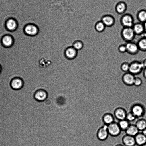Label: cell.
<instances>
[{
	"mask_svg": "<svg viewBox=\"0 0 146 146\" xmlns=\"http://www.w3.org/2000/svg\"><path fill=\"white\" fill-rule=\"evenodd\" d=\"M125 132L126 134L135 137L139 131L135 124H130Z\"/></svg>",
	"mask_w": 146,
	"mask_h": 146,
	"instance_id": "cell-22",
	"label": "cell"
},
{
	"mask_svg": "<svg viewBox=\"0 0 146 146\" xmlns=\"http://www.w3.org/2000/svg\"><path fill=\"white\" fill-rule=\"evenodd\" d=\"M130 63L127 62H124L121 64L120 68L123 72H126L129 71Z\"/></svg>",
	"mask_w": 146,
	"mask_h": 146,
	"instance_id": "cell-29",
	"label": "cell"
},
{
	"mask_svg": "<svg viewBox=\"0 0 146 146\" xmlns=\"http://www.w3.org/2000/svg\"><path fill=\"white\" fill-rule=\"evenodd\" d=\"M137 44L140 50L146 51V38H141Z\"/></svg>",
	"mask_w": 146,
	"mask_h": 146,
	"instance_id": "cell-26",
	"label": "cell"
},
{
	"mask_svg": "<svg viewBox=\"0 0 146 146\" xmlns=\"http://www.w3.org/2000/svg\"><path fill=\"white\" fill-rule=\"evenodd\" d=\"M132 28L136 35H140L145 31L143 23L139 22L134 23Z\"/></svg>",
	"mask_w": 146,
	"mask_h": 146,
	"instance_id": "cell-20",
	"label": "cell"
},
{
	"mask_svg": "<svg viewBox=\"0 0 146 146\" xmlns=\"http://www.w3.org/2000/svg\"><path fill=\"white\" fill-rule=\"evenodd\" d=\"M106 27L101 21L96 22L94 25V29L95 31L98 33H102L105 30Z\"/></svg>",
	"mask_w": 146,
	"mask_h": 146,
	"instance_id": "cell-25",
	"label": "cell"
},
{
	"mask_svg": "<svg viewBox=\"0 0 146 146\" xmlns=\"http://www.w3.org/2000/svg\"><path fill=\"white\" fill-rule=\"evenodd\" d=\"M135 125L139 131H141L146 128V120L142 118H138L136 121Z\"/></svg>",
	"mask_w": 146,
	"mask_h": 146,
	"instance_id": "cell-23",
	"label": "cell"
},
{
	"mask_svg": "<svg viewBox=\"0 0 146 146\" xmlns=\"http://www.w3.org/2000/svg\"><path fill=\"white\" fill-rule=\"evenodd\" d=\"M127 48V52L131 55H136L140 50L137 43L132 41L127 42L125 44Z\"/></svg>",
	"mask_w": 146,
	"mask_h": 146,
	"instance_id": "cell-11",
	"label": "cell"
},
{
	"mask_svg": "<svg viewBox=\"0 0 146 146\" xmlns=\"http://www.w3.org/2000/svg\"><path fill=\"white\" fill-rule=\"evenodd\" d=\"M14 42V38L10 35H5L2 38L1 42L2 45L5 47L9 48L11 47L13 45Z\"/></svg>",
	"mask_w": 146,
	"mask_h": 146,
	"instance_id": "cell-15",
	"label": "cell"
},
{
	"mask_svg": "<svg viewBox=\"0 0 146 146\" xmlns=\"http://www.w3.org/2000/svg\"><path fill=\"white\" fill-rule=\"evenodd\" d=\"M136 145L140 146L146 143V136L142 132H139L135 137Z\"/></svg>",
	"mask_w": 146,
	"mask_h": 146,
	"instance_id": "cell-21",
	"label": "cell"
},
{
	"mask_svg": "<svg viewBox=\"0 0 146 146\" xmlns=\"http://www.w3.org/2000/svg\"><path fill=\"white\" fill-rule=\"evenodd\" d=\"M143 75L144 78L146 79V68H144L143 70Z\"/></svg>",
	"mask_w": 146,
	"mask_h": 146,
	"instance_id": "cell-33",
	"label": "cell"
},
{
	"mask_svg": "<svg viewBox=\"0 0 146 146\" xmlns=\"http://www.w3.org/2000/svg\"><path fill=\"white\" fill-rule=\"evenodd\" d=\"M136 17L139 22L143 23L146 21V10L141 9L139 11Z\"/></svg>",
	"mask_w": 146,
	"mask_h": 146,
	"instance_id": "cell-24",
	"label": "cell"
},
{
	"mask_svg": "<svg viewBox=\"0 0 146 146\" xmlns=\"http://www.w3.org/2000/svg\"><path fill=\"white\" fill-rule=\"evenodd\" d=\"M144 68L142 62L135 60L130 63L129 72L135 75H137L141 73Z\"/></svg>",
	"mask_w": 146,
	"mask_h": 146,
	"instance_id": "cell-3",
	"label": "cell"
},
{
	"mask_svg": "<svg viewBox=\"0 0 146 146\" xmlns=\"http://www.w3.org/2000/svg\"><path fill=\"white\" fill-rule=\"evenodd\" d=\"M18 27V24L16 21L13 18L8 19L5 24V28L9 32H12L16 31Z\"/></svg>",
	"mask_w": 146,
	"mask_h": 146,
	"instance_id": "cell-13",
	"label": "cell"
},
{
	"mask_svg": "<svg viewBox=\"0 0 146 146\" xmlns=\"http://www.w3.org/2000/svg\"><path fill=\"white\" fill-rule=\"evenodd\" d=\"M130 111L133 114L137 119H138L142 118L144 116L146 112V109L143 104L136 102L131 106Z\"/></svg>",
	"mask_w": 146,
	"mask_h": 146,
	"instance_id": "cell-1",
	"label": "cell"
},
{
	"mask_svg": "<svg viewBox=\"0 0 146 146\" xmlns=\"http://www.w3.org/2000/svg\"><path fill=\"white\" fill-rule=\"evenodd\" d=\"M114 146H125L122 143H118L115 144Z\"/></svg>",
	"mask_w": 146,
	"mask_h": 146,
	"instance_id": "cell-37",
	"label": "cell"
},
{
	"mask_svg": "<svg viewBox=\"0 0 146 146\" xmlns=\"http://www.w3.org/2000/svg\"><path fill=\"white\" fill-rule=\"evenodd\" d=\"M142 83L143 80L141 78L135 76L133 83V85L136 87H139L142 84Z\"/></svg>",
	"mask_w": 146,
	"mask_h": 146,
	"instance_id": "cell-31",
	"label": "cell"
},
{
	"mask_svg": "<svg viewBox=\"0 0 146 146\" xmlns=\"http://www.w3.org/2000/svg\"><path fill=\"white\" fill-rule=\"evenodd\" d=\"M38 26L33 23H29L26 25L23 28V31L25 34L30 36L37 35L39 32Z\"/></svg>",
	"mask_w": 146,
	"mask_h": 146,
	"instance_id": "cell-5",
	"label": "cell"
},
{
	"mask_svg": "<svg viewBox=\"0 0 146 146\" xmlns=\"http://www.w3.org/2000/svg\"><path fill=\"white\" fill-rule=\"evenodd\" d=\"M135 75L129 72H125L122 76L121 79L123 82L128 86L133 85Z\"/></svg>",
	"mask_w": 146,
	"mask_h": 146,
	"instance_id": "cell-10",
	"label": "cell"
},
{
	"mask_svg": "<svg viewBox=\"0 0 146 146\" xmlns=\"http://www.w3.org/2000/svg\"><path fill=\"white\" fill-rule=\"evenodd\" d=\"M136 119V117L131 112L127 113L126 119L130 123L134 121Z\"/></svg>",
	"mask_w": 146,
	"mask_h": 146,
	"instance_id": "cell-30",
	"label": "cell"
},
{
	"mask_svg": "<svg viewBox=\"0 0 146 146\" xmlns=\"http://www.w3.org/2000/svg\"></svg>",
	"mask_w": 146,
	"mask_h": 146,
	"instance_id": "cell-42",
	"label": "cell"
},
{
	"mask_svg": "<svg viewBox=\"0 0 146 146\" xmlns=\"http://www.w3.org/2000/svg\"><path fill=\"white\" fill-rule=\"evenodd\" d=\"M121 142L125 146H135L136 145L134 137L126 134L122 137Z\"/></svg>",
	"mask_w": 146,
	"mask_h": 146,
	"instance_id": "cell-14",
	"label": "cell"
},
{
	"mask_svg": "<svg viewBox=\"0 0 146 146\" xmlns=\"http://www.w3.org/2000/svg\"><path fill=\"white\" fill-rule=\"evenodd\" d=\"M140 36H141V38H146V32L145 31Z\"/></svg>",
	"mask_w": 146,
	"mask_h": 146,
	"instance_id": "cell-34",
	"label": "cell"
},
{
	"mask_svg": "<svg viewBox=\"0 0 146 146\" xmlns=\"http://www.w3.org/2000/svg\"><path fill=\"white\" fill-rule=\"evenodd\" d=\"M127 9V5L126 3L123 1H120L116 5L115 10L117 13L121 15L124 14Z\"/></svg>",
	"mask_w": 146,
	"mask_h": 146,
	"instance_id": "cell-18",
	"label": "cell"
},
{
	"mask_svg": "<svg viewBox=\"0 0 146 146\" xmlns=\"http://www.w3.org/2000/svg\"><path fill=\"white\" fill-rule=\"evenodd\" d=\"M115 119L113 115L110 112L105 113L102 117V121L103 124L107 126L115 122Z\"/></svg>",
	"mask_w": 146,
	"mask_h": 146,
	"instance_id": "cell-16",
	"label": "cell"
},
{
	"mask_svg": "<svg viewBox=\"0 0 146 146\" xmlns=\"http://www.w3.org/2000/svg\"><path fill=\"white\" fill-rule=\"evenodd\" d=\"M118 51L121 53H124L127 52V48L125 44L119 45L118 48Z\"/></svg>",
	"mask_w": 146,
	"mask_h": 146,
	"instance_id": "cell-32",
	"label": "cell"
},
{
	"mask_svg": "<svg viewBox=\"0 0 146 146\" xmlns=\"http://www.w3.org/2000/svg\"><path fill=\"white\" fill-rule=\"evenodd\" d=\"M141 132L144 135L146 136V128L142 131Z\"/></svg>",
	"mask_w": 146,
	"mask_h": 146,
	"instance_id": "cell-38",
	"label": "cell"
},
{
	"mask_svg": "<svg viewBox=\"0 0 146 146\" xmlns=\"http://www.w3.org/2000/svg\"><path fill=\"white\" fill-rule=\"evenodd\" d=\"M77 54V51L72 46L66 48L64 52V54L66 58L70 60L75 58Z\"/></svg>",
	"mask_w": 146,
	"mask_h": 146,
	"instance_id": "cell-19",
	"label": "cell"
},
{
	"mask_svg": "<svg viewBox=\"0 0 146 146\" xmlns=\"http://www.w3.org/2000/svg\"><path fill=\"white\" fill-rule=\"evenodd\" d=\"M140 146H146V143Z\"/></svg>",
	"mask_w": 146,
	"mask_h": 146,
	"instance_id": "cell-40",
	"label": "cell"
},
{
	"mask_svg": "<svg viewBox=\"0 0 146 146\" xmlns=\"http://www.w3.org/2000/svg\"><path fill=\"white\" fill-rule=\"evenodd\" d=\"M109 135L107 126L104 124L98 129L96 133L97 138L101 141L106 140Z\"/></svg>",
	"mask_w": 146,
	"mask_h": 146,
	"instance_id": "cell-6",
	"label": "cell"
},
{
	"mask_svg": "<svg viewBox=\"0 0 146 146\" xmlns=\"http://www.w3.org/2000/svg\"><path fill=\"white\" fill-rule=\"evenodd\" d=\"M144 68H146V58H145L142 62Z\"/></svg>",
	"mask_w": 146,
	"mask_h": 146,
	"instance_id": "cell-35",
	"label": "cell"
},
{
	"mask_svg": "<svg viewBox=\"0 0 146 146\" xmlns=\"http://www.w3.org/2000/svg\"><path fill=\"white\" fill-rule=\"evenodd\" d=\"M120 35L123 40L127 42L132 41L136 35L132 27H123L121 30Z\"/></svg>",
	"mask_w": 146,
	"mask_h": 146,
	"instance_id": "cell-2",
	"label": "cell"
},
{
	"mask_svg": "<svg viewBox=\"0 0 146 146\" xmlns=\"http://www.w3.org/2000/svg\"><path fill=\"white\" fill-rule=\"evenodd\" d=\"M100 20L107 27H111L115 23V20L114 17L110 14H105L102 16Z\"/></svg>",
	"mask_w": 146,
	"mask_h": 146,
	"instance_id": "cell-12",
	"label": "cell"
},
{
	"mask_svg": "<svg viewBox=\"0 0 146 146\" xmlns=\"http://www.w3.org/2000/svg\"><path fill=\"white\" fill-rule=\"evenodd\" d=\"M83 42L80 40H77L73 44L72 46L77 51L82 49L83 47Z\"/></svg>",
	"mask_w": 146,
	"mask_h": 146,
	"instance_id": "cell-28",
	"label": "cell"
},
{
	"mask_svg": "<svg viewBox=\"0 0 146 146\" xmlns=\"http://www.w3.org/2000/svg\"><path fill=\"white\" fill-rule=\"evenodd\" d=\"M107 129L109 135L113 137L119 136L122 131L118 123L115 121L108 125Z\"/></svg>",
	"mask_w": 146,
	"mask_h": 146,
	"instance_id": "cell-7",
	"label": "cell"
},
{
	"mask_svg": "<svg viewBox=\"0 0 146 146\" xmlns=\"http://www.w3.org/2000/svg\"><path fill=\"white\" fill-rule=\"evenodd\" d=\"M143 23L145 29V31L146 32V21Z\"/></svg>",
	"mask_w": 146,
	"mask_h": 146,
	"instance_id": "cell-39",
	"label": "cell"
},
{
	"mask_svg": "<svg viewBox=\"0 0 146 146\" xmlns=\"http://www.w3.org/2000/svg\"><path fill=\"white\" fill-rule=\"evenodd\" d=\"M134 18L130 14H123L121 17L120 22L123 27H132L134 24Z\"/></svg>",
	"mask_w": 146,
	"mask_h": 146,
	"instance_id": "cell-4",
	"label": "cell"
},
{
	"mask_svg": "<svg viewBox=\"0 0 146 146\" xmlns=\"http://www.w3.org/2000/svg\"><path fill=\"white\" fill-rule=\"evenodd\" d=\"M24 83L23 80L20 78L16 77L13 78L11 81L10 85L12 88L15 90H19L23 86Z\"/></svg>",
	"mask_w": 146,
	"mask_h": 146,
	"instance_id": "cell-17",
	"label": "cell"
},
{
	"mask_svg": "<svg viewBox=\"0 0 146 146\" xmlns=\"http://www.w3.org/2000/svg\"><path fill=\"white\" fill-rule=\"evenodd\" d=\"M45 103L47 105H49L50 104V101L48 100H45Z\"/></svg>",
	"mask_w": 146,
	"mask_h": 146,
	"instance_id": "cell-36",
	"label": "cell"
},
{
	"mask_svg": "<svg viewBox=\"0 0 146 146\" xmlns=\"http://www.w3.org/2000/svg\"><path fill=\"white\" fill-rule=\"evenodd\" d=\"M1 67L0 65V73L1 71Z\"/></svg>",
	"mask_w": 146,
	"mask_h": 146,
	"instance_id": "cell-41",
	"label": "cell"
},
{
	"mask_svg": "<svg viewBox=\"0 0 146 146\" xmlns=\"http://www.w3.org/2000/svg\"><path fill=\"white\" fill-rule=\"evenodd\" d=\"M127 112L123 107L119 106L116 107L113 111V115L115 118L118 121L126 119Z\"/></svg>",
	"mask_w": 146,
	"mask_h": 146,
	"instance_id": "cell-8",
	"label": "cell"
},
{
	"mask_svg": "<svg viewBox=\"0 0 146 146\" xmlns=\"http://www.w3.org/2000/svg\"><path fill=\"white\" fill-rule=\"evenodd\" d=\"M118 121V123L122 131H125L130 124L126 119Z\"/></svg>",
	"mask_w": 146,
	"mask_h": 146,
	"instance_id": "cell-27",
	"label": "cell"
},
{
	"mask_svg": "<svg viewBox=\"0 0 146 146\" xmlns=\"http://www.w3.org/2000/svg\"><path fill=\"white\" fill-rule=\"evenodd\" d=\"M48 96V92L45 90L40 89L36 90L34 94V98L38 102H43L46 100Z\"/></svg>",
	"mask_w": 146,
	"mask_h": 146,
	"instance_id": "cell-9",
	"label": "cell"
}]
</instances>
